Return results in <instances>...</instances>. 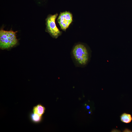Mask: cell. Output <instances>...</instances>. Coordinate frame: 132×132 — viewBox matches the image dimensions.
<instances>
[{
	"label": "cell",
	"instance_id": "11",
	"mask_svg": "<svg viewBox=\"0 0 132 132\" xmlns=\"http://www.w3.org/2000/svg\"><path fill=\"white\" fill-rule=\"evenodd\" d=\"M89 114H90V112H89Z\"/></svg>",
	"mask_w": 132,
	"mask_h": 132
},
{
	"label": "cell",
	"instance_id": "3",
	"mask_svg": "<svg viewBox=\"0 0 132 132\" xmlns=\"http://www.w3.org/2000/svg\"><path fill=\"white\" fill-rule=\"evenodd\" d=\"M58 14L48 15L46 19V31L53 38H57L61 34V32L57 27L55 20Z\"/></svg>",
	"mask_w": 132,
	"mask_h": 132
},
{
	"label": "cell",
	"instance_id": "6",
	"mask_svg": "<svg viewBox=\"0 0 132 132\" xmlns=\"http://www.w3.org/2000/svg\"><path fill=\"white\" fill-rule=\"evenodd\" d=\"M121 119L122 122L126 123H128L131 121L132 118L130 114L124 113L121 116Z\"/></svg>",
	"mask_w": 132,
	"mask_h": 132
},
{
	"label": "cell",
	"instance_id": "5",
	"mask_svg": "<svg viewBox=\"0 0 132 132\" xmlns=\"http://www.w3.org/2000/svg\"><path fill=\"white\" fill-rule=\"evenodd\" d=\"M45 110V108L43 106L40 104H38L33 107V112L42 116L44 113Z\"/></svg>",
	"mask_w": 132,
	"mask_h": 132
},
{
	"label": "cell",
	"instance_id": "9",
	"mask_svg": "<svg viewBox=\"0 0 132 132\" xmlns=\"http://www.w3.org/2000/svg\"><path fill=\"white\" fill-rule=\"evenodd\" d=\"M112 132H121V131L116 129H113L111 131Z\"/></svg>",
	"mask_w": 132,
	"mask_h": 132
},
{
	"label": "cell",
	"instance_id": "4",
	"mask_svg": "<svg viewBox=\"0 0 132 132\" xmlns=\"http://www.w3.org/2000/svg\"><path fill=\"white\" fill-rule=\"evenodd\" d=\"M72 14L66 11L61 12L57 19L61 29L65 31L72 22Z\"/></svg>",
	"mask_w": 132,
	"mask_h": 132
},
{
	"label": "cell",
	"instance_id": "7",
	"mask_svg": "<svg viewBox=\"0 0 132 132\" xmlns=\"http://www.w3.org/2000/svg\"><path fill=\"white\" fill-rule=\"evenodd\" d=\"M30 117L33 121L37 123L41 121L42 116L40 115L37 113L33 112L31 114Z\"/></svg>",
	"mask_w": 132,
	"mask_h": 132
},
{
	"label": "cell",
	"instance_id": "8",
	"mask_svg": "<svg viewBox=\"0 0 132 132\" xmlns=\"http://www.w3.org/2000/svg\"><path fill=\"white\" fill-rule=\"evenodd\" d=\"M123 132H132V131L128 129H125L123 131Z\"/></svg>",
	"mask_w": 132,
	"mask_h": 132
},
{
	"label": "cell",
	"instance_id": "10",
	"mask_svg": "<svg viewBox=\"0 0 132 132\" xmlns=\"http://www.w3.org/2000/svg\"><path fill=\"white\" fill-rule=\"evenodd\" d=\"M87 109H89L90 108V107L89 106H87Z\"/></svg>",
	"mask_w": 132,
	"mask_h": 132
},
{
	"label": "cell",
	"instance_id": "2",
	"mask_svg": "<svg viewBox=\"0 0 132 132\" xmlns=\"http://www.w3.org/2000/svg\"><path fill=\"white\" fill-rule=\"evenodd\" d=\"M17 32L11 30L6 31L1 29L0 31V47L2 50L8 49L16 45L18 40L16 36Z\"/></svg>",
	"mask_w": 132,
	"mask_h": 132
},
{
	"label": "cell",
	"instance_id": "1",
	"mask_svg": "<svg viewBox=\"0 0 132 132\" xmlns=\"http://www.w3.org/2000/svg\"><path fill=\"white\" fill-rule=\"evenodd\" d=\"M91 52L84 45L76 44L71 52L72 59L76 66L83 67L86 66L90 60Z\"/></svg>",
	"mask_w": 132,
	"mask_h": 132
}]
</instances>
